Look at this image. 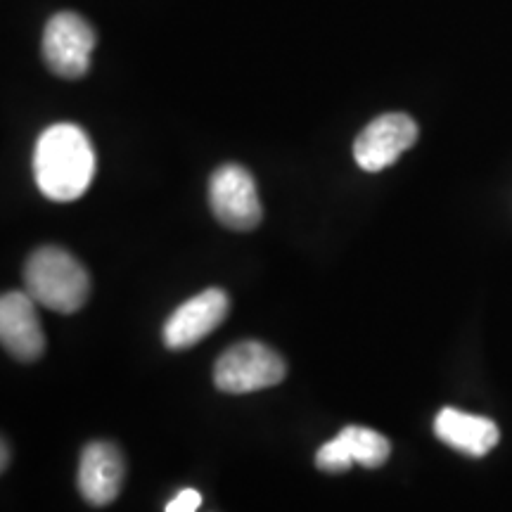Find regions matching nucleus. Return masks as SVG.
Masks as SVG:
<instances>
[{
  "label": "nucleus",
  "instance_id": "9",
  "mask_svg": "<svg viewBox=\"0 0 512 512\" xmlns=\"http://www.w3.org/2000/svg\"><path fill=\"white\" fill-rule=\"evenodd\" d=\"M126 465L121 451L110 441H93L83 448L79 465L81 496L91 505H110L124 486Z\"/></svg>",
  "mask_w": 512,
  "mask_h": 512
},
{
  "label": "nucleus",
  "instance_id": "11",
  "mask_svg": "<svg viewBox=\"0 0 512 512\" xmlns=\"http://www.w3.org/2000/svg\"><path fill=\"white\" fill-rule=\"evenodd\" d=\"M339 434L347 441L351 456H354V463L373 470V467H382L389 460L392 444H389V439L384 437V434L358 425L344 427Z\"/></svg>",
  "mask_w": 512,
  "mask_h": 512
},
{
  "label": "nucleus",
  "instance_id": "13",
  "mask_svg": "<svg viewBox=\"0 0 512 512\" xmlns=\"http://www.w3.org/2000/svg\"><path fill=\"white\" fill-rule=\"evenodd\" d=\"M202 505L200 491L185 489L176 498H171V503L166 505V512H195Z\"/></svg>",
  "mask_w": 512,
  "mask_h": 512
},
{
  "label": "nucleus",
  "instance_id": "5",
  "mask_svg": "<svg viewBox=\"0 0 512 512\" xmlns=\"http://www.w3.org/2000/svg\"><path fill=\"white\" fill-rule=\"evenodd\" d=\"M209 204L216 221L230 230H254L261 223V202L256 183L245 166L226 164L209 181Z\"/></svg>",
  "mask_w": 512,
  "mask_h": 512
},
{
  "label": "nucleus",
  "instance_id": "2",
  "mask_svg": "<svg viewBox=\"0 0 512 512\" xmlns=\"http://www.w3.org/2000/svg\"><path fill=\"white\" fill-rule=\"evenodd\" d=\"M24 285L38 306L57 313H76L91 292L86 266L60 247H41L29 256Z\"/></svg>",
  "mask_w": 512,
  "mask_h": 512
},
{
  "label": "nucleus",
  "instance_id": "1",
  "mask_svg": "<svg viewBox=\"0 0 512 512\" xmlns=\"http://www.w3.org/2000/svg\"><path fill=\"white\" fill-rule=\"evenodd\" d=\"M93 176L95 150L81 126L55 124L41 133L34 150V178L48 200H79L91 188Z\"/></svg>",
  "mask_w": 512,
  "mask_h": 512
},
{
  "label": "nucleus",
  "instance_id": "12",
  "mask_svg": "<svg viewBox=\"0 0 512 512\" xmlns=\"http://www.w3.org/2000/svg\"><path fill=\"white\" fill-rule=\"evenodd\" d=\"M316 465L323 472H347L354 465V456H351L347 441L342 439V434H337L335 439L325 441L316 453Z\"/></svg>",
  "mask_w": 512,
  "mask_h": 512
},
{
  "label": "nucleus",
  "instance_id": "3",
  "mask_svg": "<svg viewBox=\"0 0 512 512\" xmlns=\"http://www.w3.org/2000/svg\"><path fill=\"white\" fill-rule=\"evenodd\" d=\"M285 373V361L271 347L261 342H240L216 361L214 384L226 394H252L280 384Z\"/></svg>",
  "mask_w": 512,
  "mask_h": 512
},
{
  "label": "nucleus",
  "instance_id": "4",
  "mask_svg": "<svg viewBox=\"0 0 512 512\" xmlns=\"http://www.w3.org/2000/svg\"><path fill=\"white\" fill-rule=\"evenodd\" d=\"M95 31L76 12H57L43 29V60L60 79H81L91 67Z\"/></svg>",
  "mask_w": 512,
  "mask_h": 512
},
{
  "label": "nucleus",
  "instance_id": "8",
  "mask_svg": "<svg viewBox=\"0 0 512 512\" xmlns=\"http://www.w3.org/2000/svg\"><path fill=\"white\" fill-rule=\"evenodd\" d=\"M29 292H5L0 299V339L12 358L31 363L46 351L41 318Z\"/></svg>",
  "mask_w": 512,
  "mask_h": 512
},
{
  "label": "nucleus",
  "instance_id": "7",
  "mask_svg": "<svg viewBox=\"0 0 512 512\" xmlns=\"http://www.w3.org/2000/svg\"><path fill=\"white\" fill-rule=\"evenodd\" d=\"M228 309V294L219 287H209L171 313L164 325V344L176 351L195 347L226 320Z\"/></svg>",
  "mask_w": 512,
  "mask_h": 512
},
{
  "label": "nucleus",
  "instance_id": "6",
  "mask_svg": "<svg viewBox=\"0 0 512 512\" xmlns=\"http://www.w3.org/2000/svg\"><path fill=\"white\" fill-rule=\"evenodd\" d=\"M418 140V124L408 114H382L358 133L354 143V159L363 171H377L392 166L403 152H408Z\"/></svg>",
  "mask_w": 512,
  "mask_h": 512
},
{
  "label": "nucleus",
  "instance_id": "10",
  "mask_svg": "<svg viewBox=\"0 0 512 512\" xmlns=\"http://www.w3.org/2000/svg\"><path fill=\"white\" fill-rule=\"evenodd\" d=\"M434 434L446 446L467 453L472 458H482L501 439L496 422L482 415H472L458 408H444L434 420Z\"/></svg>",
  "mask_w": 512,
  "mask_h": 512
}]
</instances>
